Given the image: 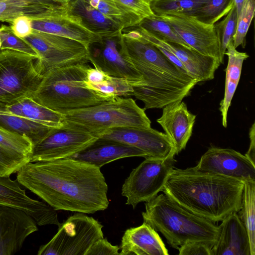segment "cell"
<instances>
[{
  "label": "cell",
  "mask_w": 255,
  "mask_h": 255,
  "mask_svg": "<svg viewBox=\"0 0 255 255\" xmlns=\"http://www.w3.org/2000/svg\"><path fill=\"white\" fill-rule=\"evenodd\" d=\"M37 59L17 51L0 49V108L32 98L42 78L36 67Z\"/></svg>",
  "instance_id": "cell-7"
},
{
  "label": "cell",
  "mask_w": 255,
  "mask_h": 255,
  "mask_svg": "<svg viewBox=\"0 0 255 255\" xmlns=\"http://www.w3.org/2000/svg\"><path fill=\"white\" fill-rule=\"evenodd\" d=\"M0 37L1 40L0 49H8L25 53L38 57L35 50L24 39L15 35L9 26L2 24L0 26Z\"/></svg>",
  "instance_id": "cell-39"
},
{
  "label": "cell",
  "mask_w": 255,
  "mask_h": 255,
  "mask_svg": "<svg viewBox=\"0 0 255 255\" xmlns=\"http://www.w3.org/2000/svg\"><path fill=\"white\" fill-rule=\"evenodd\" d=\"M0 145L30 158L33 144L26 137L0 127Z\"/></svg>",
  "instance_id": "cell-36"
},
{
  "label": "cell",
  "mask_w": 255,
  "mask_h": 255,
  "mask_svg": "<svg viewBox=\"0 0 255 255\" xmlns=\"http://www.w3.org/2000/svg\"><path fill=\"white\" fill-rule=\"evenodd\" d=\"M255 180L244 181L242 206L238 215L248 234L251 255H255Z\"/></svg>",
  "instance_id": "cell-29"
},
{
  "label": "cell",
  "mask_w": 255,
  "mask_h": 255,
  "mask_svg": "<svg viewBox=\"0 0 255 255\" xmlns=\"http://www.w3.org/2000/svg\"><path fill=\"white\" fill-rule=\"evenodd\" d=\"M225 55L228 56V61L226 69L224 96L220 103L219 110L222 125L227 128L228 110L240 79L244 61L249 56L246 52L238 51L234 46L233 40L229 43Z\"/></svg>",
  "instance_id": "cell-27"
},
{
  "label": "cell",
  "mask_w": 255,
  "mask_h": 255,
  "mask_svg": "<svg viewBox=\"0 0 255 255\" xmlns=\"http://www.w3.org/2000/svg\"><path fill=\"white\" fill-rule=\"evenodd\" d=\"M33 19L27 16H20L15 18L10 23L12 32L16 36L24 38L33 32L32 21Z\"/></svg>",
  "instance_id": "cell-42"
},
{
  "label": "cell",
  "mask_w": 255,
  "mask_h": 255,
  "mask_svg": "<svg viewBox=\"0 0 255 255\" xmlns=\"http://www.w3.org/2000/svg\"><path fill=\"white\" fill-rule=\"evenodd\" d=\"M120 247L109 243L106 238H102L95 242L86 253L85 255H120Z\"/></svg>",
  "instance_id": "cell-43"
},
{
  "label": "cell",
  "mask_w": 255,
  "mask_h": 255,
  "mask_svg": "<svg viewBox=\"0 0 255 255\" xmlns=\"http://www.w3.org/2000/svg\"><path fill=\"white\" fill-rule=\"evenodd\" d=\"M55 0L60 2H62V3H68L69 1H71V0Z\"/></svg>",
  "instance_id": "cell-46"
},
{
  "label": "cell",
  "mask_w": 255,
  "mask_h": 255,
  "mask_svg": "<svg viewBox=\"0 0 255 255\" xmlns=\"http://www.w3.org/2000/svg\"><path fill=\"white\" fill-rule=\"evenodd\" d=\"M255 12V0H247L238 16L236 30L233 38L236 48L240 45L245 47L246 35L254 17Z\"/></svg>",
  "instance_id": "cell-35"
},
{
  "label": "cell",
  "mask_w": 255,
  "mask_h": 255,
  "mask_svg": "<svg viewBox=\"0 0 255 255\" xmlns=\"http://www.w3.org/2000/svg\"><path fill=\"white\" fill-rule=\"evenodd\" d=\"M62 114L65 125L98 137L114 128L151 127V122L145 110L131 98L117 97L112 101Z\"/></svg>",
  "instance_id": "cell-6"
},
{
  "label": "cell",
  "mask_w": 255,
  "mask_h": 255,
  "mask_svg": "<svg viewBox=\"0 0 255 255\" xmlns=\"http://www.w3.org/2000/svg\"><path fill=\"white\" fill-rule=\"evenodd\" d=\"M1 38L0 37V49H1Z\"/></svg>",
  "instance_id": "cell-47"
},
{
  "label": "cell",
  "mask_w": 255,
  "mask_h": 255,
  "mask_svg": "<svg viewBox=\"0 0 255 255\" xmlns=\"http://www.w3.org/2000/svg\"><path fill=\"white\" fill-rule=\"evenodd\" d=\"M22 39L36 52V67L41 75L54 68L89 61V48L75 40L34 30Z\"/></svg>",
  "instance_id": "cell-9"
},
{
  "label": "cell",
  "mask_w": 255,
  "mask_h": 255,
  "mask_svg": "<svg viewBox=\"0 0 255 255\" xmlns=\"http://www.w3.org/2000/svg\"><path fill=\"white\" fill-rule=\"evenodd\" d=\"M219 226V236L210 255H251L248 234L237 213L229 214Z\"/></svg>",
  "instance_id": "cell-21"
},
{
  "label": "cell",
  "mask_w": 255,
  "mask_h": 255,
  "mask_svg": "<svg viewBox=\"0 0 255 255\" xmlns=\"http://www.w3.org/2000/svg\"><path fill=\"white\" fill-rule=\"evenodd\" d=\"M0 127L26 137L33 145L56 128L1 110H0Z\"/></svg>",
  "instance_id": "cell-28"
},
{
  "label": "cell",
  "mask_w": 255,
  "mask_h": 255,
  "mask_svg": "<svg viewBox=\"0 0 255 255\" xmlns=\"http://www.w3.org/2000/svg\"><path fill=\"white\" fill-rule=\"evenodd\" d=\"M0 110L54 128H60L64 125L62 114L42 106L31 97L23 98L6 104L0 107Z\"/></svg>",
  "instance_id": "cell-26"
},
{
  "label": "cell",
  "mask_w": 255,
  "mask_h": 255,
  "mask_svg": "<svg viewBox=\"0 0 255 255\" xmlns=\"http://www.w3.org/2000/svg\"><path fill=\"white\" fill-rule=\"evenodd\" d=\"M244 185L242 181L196 166L174 167L162 191L186 210L216 223L241 209Z\"/></svg>",
  "instance_id": "cell-3"
},
{
  "label": "cell",
  "mask_w": 255,
  "mask_h": 255,
  "mask_svg": "<svg viewBox=\"0 0 255 255\" xmlns=\"http://www.w3.org/2000/svg\"><path fill=\"white\" fill-rule=\"evenodd\" d=\"M0 206L22 210L30 215L38 226L60 225L57 211L46 203L29 197L18 181L0 176Z\"/></svg>",
  "instance_id": "cell-15"
},
{
  "label": "cell",
  "mask_w": 255,
  "mask_h": 255,
  "mask_svg": "<svg viewBox=\"0 0 255 255\" xmlns=\"http://www.w3.org/2000/svg\"><path fill=\"white\" fill-rule=\"evenodd\" d=\"M87 63L51 69L42 79L32 98L53 111L63 112L95 106L114 100V97L89 88Z\"/></svg>",
  "instance_id": "cell-4"
},
{
  "label": "cell",
  "mask_w": 255,
  "mask_h": 255,
  "mask_svg": "<svg viewBox=\"0 0 255 255\" xmlns=\"http://www.w3.org/2000/svg\"><path fill=\"white\" fill-rule=\"evenodd\" d=\"M67 3L55 0H0V21L10 23L20 16L45 18L66 11Z\"/></svg>",
  "instance_id": "cell-23"
},
{
  "label": "cell",
  "mask_w": 255,
  "mask_h": 255,
  "mask_svg": "<svg viewBox=\"0 0 255 255\" xmlns=\"http://www.w3.org/2000/svg\"><path fill=\"white\" fill-rule=\"evenodd\" d=\"M114 39H103L95 43V47L90 46L89 61L110 76L127 80L133 87L143 86L141 75L122 57Z\"/></svg>",
  "instance_id": "cell-17"
},
{
  "label": "cell",
  "mask_w": 255,
  "mask_h": 255,
  "mask_svg": "<svg viewBox=\"0 0 255 255\" xmlns=\"http://www.w3.org/2000/svg\"><path fill=\"white\" fill-rule=\"evenodd\" d=\"M103 225L83 213L69 217L58 226L51 240L40 247L38 255H85L93 244L103 238Z\"/></svg>",
  "instance_id": "cell-8"
},
{
  "label": "cell",
  "mask_w": 255,
  "mask_h": 255,
  "mask_svg": "<svg viewBox=\"0 0 255 255\" xmlns=\"http://www.w3.org/2000/svg\"><path fill=\"white\" fill-rule=\"evenodd\" d=\"M106 16L118 23L123 29L134 27L129 17L110 0H99L96 8Z\"/></svg>",
  "instance_id": "cell-40"
},
{
  "label": "cell",
  "mask_w": 255,
  "mask_h": 255,
  "mask_svg": "<svg viewBox=\"0 0 255 255\" xmlns=\"http://www.w3.org/2000/svg\"><path fill=\"white\" fill-rule=\"evenodd\" d=\"M172 154L165 159L147 158L134 168L122 188L126 204L135 208L140 202H147L162 191L168 176L176 160Z\"/></svg>",
  "instance_id": "cell-10"
},
{
  "label": "cell",
  "mask_w": 255,
  "mask_h": 255,
  "mask_svg": "<svg viewBox=\"0 0 255 255\" xmlns=\"http://www.w3.org/2000/svg\"><path fill=\"white\" fill-rule=\"evenodd\" d=\"M238 16L236 8L234 5L223 20L214 24L219 40L221 56L223 61L227 47L230 41L233 40L236 32Z\"/></svg>",
  "instance_id": "cell-34"
},
{
  "label": "cell",
  "mask_w": 255,
  "mask_h": 255,
  "mask_svg": "<svg viewBox=\"0 0 255 255\" xmlns=\"http://www.w3.org/2000/svg\"><path fill=\"white\" fill-rule=\"evenodd\" d=\"M148 0L150 2L151 1H152L153 0Z\"/></svg>",
  "instance_id": "cell-48"
},
{
  "label": "cell",
  "mask_w": 255,
  "mask_h": 255,
  "mask_svg": "<svg viewBox=\"0 0 255 255\" xmlns=\"http://www.w3.org/2000/svg\"><path fill=\"white\" fill-rule=\"evenodd\" d=\"M34 31L63 36L75 40L88 48L103 38L86 28L78 17L67 9L45 18L33 19Z\"/></svg>",
  "instance_id": "cell-18"
},
{
  "label": "cell",
  "mask_w": 255,
  "mask_h": 255,
  "mask_svg": "<svg viewBox=\"0 0 255 255\" xmlns=\"http://www.w3.org/2000/svg\"><path fill=\"white\" fill-rule=\"evenodd\" d=\"M135 147L146 155L145 158L165 159L176 155L172 143L165 134L151 127H122L109 129L99 137Z\"/></svg>",
  "instance_id": "cell-13"
},
{
  "label": "cell",
  "mask_w": 255,
  "mask_h": 255,
  "mask_svg": "<svg viewBox=\"0 0 255 255\" xmlns=\"http://www.w3.org/2000/svg\"><path fill=\"white\" fill-rule=\"evenodd\" d=\"M16 180L55 210L93 214L109 204L108 185L100 168L70 158L29 162Z\"/></svg>",
  "instance_id": "cell-1"
},
{
  "label": "cell",
  "mask_w": 255,
  "mask_h": 255,
  "mask_svg": "<svg viewBox=\"0 0 255 255\" xmlns=\"http://www.w3.org/2000/svg\"><path fill=\"white\" fill-rule=\"evenodd\" d=\"M119 6L137 26L144 18L155 15L148 0H110Z\"/></svg>",
  "instance_id": "cell-33"
},
{
  "label": "cell",
  "mask_w": 255,
  "mask_h": 255,
  "mask_svg": "<svg viewBox=\"0 0 255 255\" xmlns=\"http://www.w3.org/2000/svg\"><path fill=\"white\" fill-rule=\"evenodd\" d=\"M249 137L250 144L249 149L245 155L253 163L255 159V124L254 123L250 129Z\"/></svg>",
  "instance_id": "cell-44"
},
{
  "label": "cell",
  "mask_w": 255,
  "mask_h": 255,
  "mask_svg": "<svg viewBox=\"0 0 255 255\" xmlns=\"http://www.w3.org/2000/svg\"><path fill=\"white\" fill-rule=\"evenodd\" d=\"M157 16L170 24L191 48L202 54L219 59L221 64L224 63L214 24H206L189 15L162 14Z\"/></svg>",
  "instance_id": "cell-12"
},
{
  "label": "cell",
  "mask_w": 255,
  "mask_h": 255,
  "mask_svg": "<svg viewBox=\"0 0 255 255\" xmlns=\"http://www.w3.org/2000/svg\"><path fill=\"white\" fill-rule=\"evenodd\" d=\"M98 136L64 124L33 145L29 162L67 158L92 144Z\"/></svg>",
  "instance_id": "cell-11"
},
{
  "label": "cell",
  "mask_w": 255,
  "mask_h": 255,
  "mask_svg": "<svg viewBox=\"0 0 255 255\" xmlns=\"http://www.w3.org/2000/svg\"><path fill=\"white\" fill-rule=\"evenodd\" d=\"M117 39L121 55L142 77L144 85L133 87L132 96L143 102L144 110L182 101L198 83L135 29L122 31Z\"/></svg>",
  "instance_id": "cell-2"
},
{
  "label": "cell",
  "mask_w": 255,
  "mask_h": 255,
  "mask_svg": "<svg viewBox=\"0 0 255 255\" xmlns=\"http://www.w3.org/2000/svg\"><path fill=\"white\" fill-rule=\"evenodd\" d=\"M216 242L197 241L185 243L179 248L180 255H210Z\"/></svg>",
  "instance_id": "cell-41"
},
{
  "label": "cell",
  "mask_w": 255,
  "mask_h": 255,
  "mask_svg": "<svg viewBox=\"0 0 255 255\" xmlns=\"http://www.w3.org/2000/svg\"><path fill=\"white\" fill-rule=\"evenodd\" d=\"M91 89L114 97L132 96L133 86L127 80L108 75L101 84Z\"/></svg>",
  "instance_id": "cell-38"
},
{
  "label": "cell",
  "mask_w": 255,
  "mask_h": 255,
  "mask_svg": "<svg viewBox=\"0 0 255 255\" xmlns=\"http://www.w3.org/2000/svg\"><path fill=\"white\" fill-rule=\"evenodd\" d=\"M146 155L140 149L122 142L98 138L92 144L67 158L87 163L101 168L114 160L128 157Z\"/></svg>",
  "instance_id": "cell-20"
},
{
  "label": "cell",
  "mask_w": 255,
  "mask_h": 255,
  "mask_svg": "<svg viewBox=\"0 0 255 255\" xmlns=\"http://www.w3.org/2000/svg\"><path fill=\"white\" fill-rule=\"evenodd\" d=\"M168 42L191 48L181 38L172 26L156 15L143 18L136 26Z\"/></svg>",
  "instance_id": "cell-31"
},
{
  "label": "cell",
  "mask_w": 255,
  "mask_h": 255,
  "mask_svg": "<svg viewBox=\"0 0 255 255\" xmlns=\"http://www.w3.org/2000/svg\"><path fill=\"white\" fill-rule=\"evenodd\" d=\"M29 161V157L0 145V176H10Z\"/></svg>",
  "instance_id": "cell-37"
},
{
  "label": "cell",
  "mask_w": 255,
  "mask_h": 255,
  "mask_svg": "<svg viewBox=\"0 0 255 255\" xmlns=\"http://www.w3.org/2000/svg\"><path fill=\"white\" fill-rule=\"evenodd\" d=\"M143 222L159 232L173 248L193 241L216 242L220 227L180 207L164 194L145 202Z\"/></svg>",
  "instance_id": "cell-5"
},
{
  "label": "cell",
  "mask_w": 255,
  "mask_h": 255,
  "mask_svg": "<svg viewBox=\"0 0 255 255\" xmlns=\"http://www.w3.org/2000/svg\"><path fill=\"white\" fill-rule=\"evenodd\" d=\"M120 255H168V251L161 238L153 228L143 222L127 229L120 247Z\"/></svg>",
  "instance_id": "cell-22"
},
{
  "label": "cell",
  "mask_w": 255,
  "mask_h": 255,
  "mask_svg": "<svg viewBox=\"0 0 255 255\" xmlns=\"http://www.w3.org/2000/svg\"><path fill=\"white\" fill-rule=\"evenodd\" d=\"M234 5V0H209L191 16L206 24H214L226 15Z\"/></svg>",
  "instance_id": "cell-32"
},
{
  "label": "cell",
  "mask_w": 255,
  "mask_h": 255,
  "mask_svg": "<svg viewBox=\"0 0 255 255\" xmlns=\"http://www.w3.org/2000/svg\"><path fill=\"white\" fill-rule=\"evenodd\" d=\"M196 115L188 111L182 100L162 108V115L156 122L174 145L176 155L185 148L192 135Z\"/></svg>",
  "instance_id": "cell-19"
},
{
  "label": "cell",
  "mask_w": 255,
  "mask_h": 255,
  "mask_svg": "<svg viewBox=\"0 0 255 255\" xmlns=\"http://www.w3.org/2000/svg\"><path fill=\"white\" fill-rule=\"evenodd\" d=\"M164 42L167 48L182 63L188 74L198 83L214 78L215 71L221 64L219 59L176 43Z\"/></svg>",
  "instance_id": "cell-25"
},
{
  "label": "cell",
  "mask_w": 255,
  "mask_h": 255,
  "mask_svg": "<svg viewBox=\"0 0 255 255\" xmlns=\"http://www.w3.org/2000/svg\"><path fill=\"white\" fill-rule=\"evenodd\" d=\"M67 6L69 13L79 18L86 28L103 39L117 38L123 31L118 23L92 6L87 0H71Z\"/></svg>",
  "instance_id": "cell-24"
},
{
  "label": "cell",
  "mask_w": 255,
  "mask_h": 255,
  "mask_svg": "<svg viewBox=\"0 0 255 255\" xmlns=\"http://www.w3.org/2000/svg\"><path fill=\"white\" fill-rule=\"evenodd\" d=\"M209 0H153L150 2L155 15L180 14L191 16Z\"/></svg>",
  "instance_id": "cell-30"
},
{
  "label": "cell",
  "mask_w": 255,
  "mask_h": 255,
  "mask_svg": "<svg viewBox=\"0 0 255 255\" xmlns=\"http://www.w3.org/2000/svg\"><path fill=\"white\" fill-rule=\"evenodd\" d=\"M196 166L203 171L243 182L255 180V164L245 155L233 149L211 146Z\"/></svg>",
  "instance_id": "cell-14"
},
{
  "label": "cell",
  "mask_w": 255,
  "mask_h": 255,
  "mask_svg": "<svg viewBox=\"0 0 255 255\" xmlns=\"http://www.w3.org/2000/svg\"><path fill=\"white\" fill-rule=\"evenodd\" d=\"M35 220L24 211L0 206V255H12L30 235L38 231Z\"/></svg>",
  "instance_id": "cell-16"
},
{
  "label": "cell",
  "mask_w": 255,
  "mask_h": 255,
  "mask_svg": "<svg viewBox=\"0 0 255 255\" xmlns=\"http://www.w3.org/2000/svg\"><path fill=\"white\" fill-rule=\"evenodd\" d=\"M247 0H234V5L236 8L238 15L241 11L242 7L247 1Z\"/></svg>",
  "instance_id": "cell-45"
}]
</instances>
